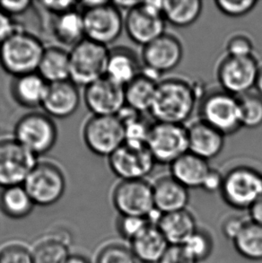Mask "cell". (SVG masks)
Wrapping results in <instances>:
<instances>
[{"label": "cell", "instance_id": "cell-1", "mask_svg": "<svg viewBox=\"0 0 262 263\" xmlns=\"http://www.w3.org/2000/svg\"><path fill=\"white\" fill-rule=\"evenodd\" d=\"M197 85L180 77H170L158 83L149 114L155 121L184 125L203 96Z\"/></svg>", "mask_w": 262, "mask_h": 263}, {"label": "cell", "instance_id": "cell-2", "mask_svg": "<svg viewBox=\"0 0 262 263\" xmlns=\"http://www.w3.org/2000/svg\"><path fill=\"white\" fill-rule=\"evenodd\" d=\"M45 48L39 36L20 28L0 45V64L14 78L35 73Z\"/></svg>", "mask_w": 262, "mask_h": 263}, {"label": "cell", "instance_id": "cell-3", "mask_svg": "<svg viewBox=\"0 0 262 263\" xmlns=\"http://www.w3.org/2000/svg\"><path fill=\"white\" fill-rule=\"evenodd\" d=\"M84 18L86 39L108 46L121 36L124 18L114 1L96 0L78 2Z\"/></svg>", "mask_w": 262, "mask_h": 263}, {"label": "cell", "instance_id": "cell-4", "mask_svg": "<svg viewBox=\"0 0 262 263\" xmlns=\"http://www.w3.org/2000/svg\"><path fill=\"white\" fill-rule=\"evenodd\" d=\"M220 194L232 209L249 210L262 195V172L249 164L234 165L223 174Z\"/></svg>", "mask_w": 262, "mask_h": 263}, {"label": "cell", "instance_id": "cell-5", "mask_svg": "<svg viewBox=\"0 0 262 263\" xmlns=\"http://www.w3.org/2000/svg\"><path fill=\"white\" fill-rule=\"evenodd\" d=\"M199 120L216 128L223 135H234L241 128L239 98L214 89L203 95L198 103Z\"/></svg>", "mask_w": 262, "mask_h": 263}, {"label": "cell", "instance_id": "cell-6", "mask_svg": "<svg viewBox=\"0 0 262 263\" xmlns=\"http://www.w3.org/2000/svg\"><path fill=\"white\" fill-rule=\"evenodd\" d=\"M13 138L38 157L50 152L55 146L57 125L45 112L26 111L14 126Z\"/></svg>", "mask_w": 262, "mask_h": 263}, {"label": "cell", "instance_id": "cell-7", "mask_svg": "<svg viewBox=\"0 0 262 263\" xmlns=\"http://www.w3.org/2000/svg\"><path fill=\"white\" fill-rule=\"evenodd\" d=\"M166 21L163 17V1H140L127 12L124 29L128 38L145 47L165 33Z\"/></svg>", "mask_w": 262, "mask_h": 263}, {"label": "cell", "instance_id": "cell-8", "mask_svg": "<svg viewBox=\"0 0 262 263\" xmlns=\"http://www.w3.org/2000/svg\"><path fill=\"white\" fill-rule=\"evenodd\" d=\"M109 50L86 38L74 45L69 51V80L78 87H86L104 77Z\"/></svg>", "mask_w": 262, "mask_h": 263}, {"label": "cell", "instance_id": "cell-9", "mask_svg": "<svg viewBox=\"0 0 262 263\" xmlns=\"http://www.w3.org/2000/svg\"><path fill=\"white\" fill-rule=\"evenodd\" d=\"M23 185L35 206H49L61 200L67 183L59 165L49 161H38Z\"/></svg>", "mask_w": 262, "mask_h": 263}, {"label": "cell", "instance_id": "cell-10", "mask_svg": "<svg viewBox=\"0 0 262 263\" xmlns=\"http://www.w3.org/2000/svg\"><path fill=\"white\" fill-rule=\"evenodd\" d=\"M146 146L156 164L170 165L189 151L187 127L156 121L150 127Z\"/></svg>", "mask_w": 262, "mask_h": 263}, {"label": "cell", "instance_id": "cell-11", "mask_svg": "<svg viewBox=\"0 0 262 263\" xmlns=\"http://www.w3.org/2000/svg\"><path fill=\"white\" fill-rule=\"evenodd\" d=\"M259 68V61L254 55L234 57L226 54L216 67V79L220 88L240 97L255 88Z\"/></svg>", "mask_w": 262, "mask_h": 263}, {"label": "cell", "instance_id": "cell-12", "mask_svg": "<svg viewBox=\"0 0 262 263\" xmlns=\"http://www.w3.org/2000/svg\"><path fill=\"white\" fill-rule=\"evenodd\" d=\"M88 149L100 157H110L125 143V128L118 116L92 115L83 128Z\"/></svg>", "mask_w": 262, "mask_h": 263}, {"label": "cell", "instance_id": "cell-13", "mask_svg": "<svg viewBox=\"0 0 262 263\" xmlns=\"http://www.w3.org/2000/svg\"><path fill=\"white\" fill-rule=\"evenodd\" d=\"M37 163L35 155L13 137L0 139V188L24 184Z\"/></svg>", "mask_w": 262, "mask_h": 263}, {"label": "cell", "instance_id": "cell-14", "mask_svg": "<svg viewBox=\"0 0 262 263\" xmlns=\"http://www.w3.org/2000/svg\"><path fill=\"white\" fill-rule=\"evenodd\" d=\"M111 199L121 216L148 218L156 210L153 184L146 180L119 181L113 191Z\"/></svg>", "mask_w": 262, "mask_h": 263}, {"label": "cell", "instance_id": "cell-15", "mask_svg": "<svg viewBox=\"0 0 262 263\" xmlns=\"http://www.w3.org/2000/svg\"><path fill=\"white\" fill-rule=\"evenodd\" d=\"M184 56V49L177 36L165 32L154 42L143 47L141 61L143 68L160 79L180 65Z\"/></svg>", "mask_w": 262, "mask_h": 263}, {"label": "cell", "instance_id": "cell-16", "mask_svg": "<svg viewBox=\"0 0 262 263\" xmlns=\"http://www.w3.org/2000/svg\"><path fill=\"white\" fill-rule=\"evenodd\" d=\"M108 164L121 181L145 180L157 164L147 146H130L126 143L108 157Z\"/></svg>", "mask_w": 262, "mask_h": 263}, {"label": "cell", "instance_id": "cell-17", "mask_svg": "<svg viewBox=\"0 0 262 263\" xmlns=\"http://www.w3.org/2000/svg\"><path fill=\"white\" fill-rule=\"evenodd\" d=\"M84 101L92 115L117 116L126 106L125 87L104 76L85 87Z\"/></svg>", "mask_w": 262, "mask_h": 263}, {"label": "cell", "instance_id": "cell-18", "mask_svg": "<svg viewBox=\"0 0 262 263\" xmlns=\"http://www.w3.org/2000/svg\"><path fill=\"white\" fill-rule=\"evenodd\" d=\"M81 96L77 85L71 80L50 83L42 107L51 118L66 119L78 110Z\"/></svg>", "mask_w": 262, "mask_h": 263}, {"label": "cell", "instance_id": "cell-19", "mask_svg": "<svg viewBox=\"0 0 262 263\" xmlns=\"http://www.w3.org/2000/svg\"><path fill=\"white\" fill-rule=\"evenodd\" d=\"M187 130L190 152L209 162L222 153L226 136L205 121L198 120L192 122Z\"/></svg>", "mask_w": 262, "mask_h": 263}, {"label": "cell", "instance_id": "cell-20", "mask_svg": "<svg viewBox=\"0 0 262 263\" xmlns=\"http://www.w3.org/2000/svg\"><path fill=\"white\" fill-rule=\"evenodd\" d=\"M153 193L155 208L161 214L187 210L190 202L189 190L172 175L158 178L153 183Z\"/></svg>", "mask_w": 262, "mask_h": 263}, {"label": "cell", "instance_id": "cell-21", "mask_svg": "<svg viewBox=\"0 0 262 263\" xmlns=\"http://www.w3.org/2000/svg\"><path fill=\"white\" fill-rule=\"evenodd\" d=\"M143 63L130 48L116 46L109 50L105 77L126 86L141 74Z\"/></svg>", "mask_w": 262, "mask_h": 263}, {"label": "cell", "instance_id": "cell-22", "mask_svg": "<svg viewBox=\"0 0 262 263\" xmlns=\"http://www.w3.org/2000/svg\"><path fill=\"white\" fill-rule=\"evenodd\" d=\"M156 227L170 246H182L197 230L194 215L188 210L163 214Z\"/></svg>", "mask_w": 262, "mask_h": 263}, {"label": "cell", "instance_id": "cell-23", "mask_svg": "<svg viewBox=\"0 0 262 263\" xmlns=\"http://www.w3.org/2000/svg\"><path fill=\"white\" fill-rule=\"evenodd\" d=\"M129 247L138 262L160 263L170 246L159 228L150 224L131 241Z\"/></svg>", "mask_w": 262, "mask_h": 263}, {"label": "cell", "instance_id": "cell-24", "mask_svg": "<svg viewBox=\"0 0 262 263\" xmlns=\"http://www.w3.org/2000/svg\"><path fill=\"white\" fill-rule=\"evenodd\" d=\"M209 161L188 151L170 164V175L190 189H201L211 170Z\"/></svg>", "mask_w": 262, "mask_h": 263}, {"label": "cell", "instance_id": "cell-25", "mask_svg": "<svg viewBox=\"0 0 262 263\" xmlns=\"http://www.w3.org/2000/svg\"><path fill=\"white\" fill-rule=\"evenodd\" d=\"M48 85L37 72L15 77L12 86L14 100L28 111L42 107Z\"/></svg>", "mask_w": 262, "mask_h": 263}, {"label": "cell", "instance_id": "cell-26", "mask_svg": "<svg viewBox=\"0 0 262 263\" xmlns=\"http://www.w3.org/2000/svg\"><path fill=\"white\" fill-rule=\"evenodd\" d=\"M37 73L48 84L69 80V51L60 46L46 47Z\"/></svg>", "mask_w": 262, "mask_h": 263}, {"label": "cell", "instance_id": "cell-27", "mask_svg": "<svg viewBox=\"0 0 262 263\" xmlns=\"http://www.w3.org/2000/svg\"><path fill=\"white\" fill-rule=\"evenodd\" d=\"M159 82L142 71L138 78L125 86L126 105L139 114L149 112Z\"/></svg>", "mask_w": 262, "mask_h": 263}, {"label": "cell", "instance_id": "cell-28", "mask_svg": "<svg viewBox=\"0 0 262 263\" xmlns=\"http://www.w3.org/2000/svg\"><path fill=\"white\" fill-rule=\"evenodd\" d=\"M52 32L59 43L73 48L85 39L82 12L74 9L56 15L52 23Z\"/></svg>", "mask_w": 262, "mask_h": 263}, {"label": "cell", "instance_id": "cell-29", "mask_svg": "<svg viewBox=\"0 0 262 263\" xmlns=\"http://www.w3.org/2000/svg\"><path fill=\"white\" fill-rule=\"evenodd\" d=\"M35 204L24 185L1 189L0 210L12 219H22L32 213Z\"/></svg>", "mask_w": 262, "mask_h": 263}, {"label": "cell", "instance_id": "cell-30", "mask_svg": "<svg viewBox=\"0 0 262 263\" xmlns=\"http://www.w3.org/2000/svg\"><path fill=\"white\" fill-rule=\"evenodd\" d=\"M201 0H163V17L176 27H189L201 15Z\"/></svg>", "mask_w": 262, "mask_h": 263}, {"label": "cell", "instance_id": "cell-31", "mask_svg": "<svg viewBox=\"0 0 262 263\" xmlns=\"http://www.w3.org/2000/svg\"><path fill=\"white\" fill-rule=\"evenodd\" d=\"M234 249L241 257L252 261L262 260V226L247 221L245 228L234 239Z\"/></svg>", "mask_w": 262, "mask_h": 263}, {"label": "cell", "instance_id": "cell-32", "mask_svg": "<svg viewBox=\"0 0 262 263\" xmlns=\"http://www.w3.org/2000/svg\"><path fill=\"white\" fill-rule=\"evenodd\" d=\"M32 253L34 263H67L71 256L68 242L60 237L43 240Z\"/></svg>", "mask_w": 262, "mask_h": 263}, {"label": "cell", "instance_id": "cell-33", "mask_svg": "<svg viewBox=\"0 0 262 263\" xmlns=\"http://www.w3.org/2000/svg\"><path fill=\"white\" fill-rule=\"evenodd\" d=\"M239 105L242 128L255 129L262 125V97L259 93L248 92L240 96Z\"/></svg>", "mask_w": 262, "mask_h": 263}, {"label": "cell", "instance_id": "cell-34", "mask_svg": "<svg viewBox=\"0 0 262 263\" xmlns=\"http://www.w3.org/2000/svg\"><path fill=\"white\" fill-rule=\"evenodd\" d=\"M214 242L211 235L204 229H199L182 246L185 253L194 263L208 260L213 252Z\"/></svg>", "mask_w": 262, "mask_h": 263}, {"label": "cell", "instance_id": "cell-35", "mask_svg": "<svg viewBox=\"0 0 262 263\" xmlns=\"http://www.w3.org/2000/svg\"><path fill=\"white\" fill-rule=\"evenodd\" d=\"M96 263H138L130 247L113 242L100 251Z\"/></svg>", "mask_w": 262, "mask_h": 263}, {"label": "cell", "instance_id": "cell-36", "mask_svg": "<svg viewBox=\"0 0 262 263\" xmlns=\"http://www.w3.org/2000/svg\"><path fill=\"white\" fill-rule=\"evenodd\" d=\"M148 224H150V223L147 218L145 217L119 215L116 221V227L119 235L129 242L136 238Z\"/></svg>", "mask_w": 262, "mask_h": 263}, {"label": "cell", "instance_id": "cell-37", "mask_svg": "<svg viewBox=\"0 0 262 263\" xmlns=\"http://www.w3.org/2000/svg\"><path fill=\"white\" fill-rule=\"evenodd\" d=\"M216 8L228 17L240 18L250 14L259 4L256 0H216Z\"/></svg>", "mask_w": 262, "mask_h": 263}, {"label": "cell", "instance_id": "cell-38", "mask_svg": "<svg viewBox=\"0 0 262 263\" xmlns=\"http://www.w3.org/2000/svg\"><path fill=\"white\" fill-rule=\"evenodd\" d=\"M254 43L252 38L245 32H235L227 39L226 54L234 57L252 56Z\"/></svg>", "mask_w": 262, "mask_h": 263}, {"label": "cell", "instance_id": "cell-39", "mask_svg": "<svg viewBox=\"0 0 262 263\" xmlns=\"http://www.w3.org/2000/svg\"><path fill=\"white\" fill-rule=\"evenodd\" d=\"M0 263H34L32 252L20 245H10L0 251Z\"/></svg>", "mask_w": 262, "mask_h": 263}, {"label": "cell", "instance_id": "cell-40", "mask_svg": "<svg viewBox=\"0 0 262 263\" xmlns=\"http://www.w3.org/2000/svg\"><path fill=\"white\" fill-rule=\"evenodd\" d=\"M246 219L240 216L232 215L227 217L222 223V233L226 238L234 242V239L237 237L241 233L242 228H245V224L247 223Z\"/></svg>", "mask_w": 262, "mask_h": 263}, {"label": "cell", "instance_id": "cell-41", "mask_svg": "<svg viewBox=\"0 0 262 263\" xmlns=\"http://www.w3.org/2000/svg\"><path fill=\"white\" fill-rule=\"evenodd\" d=\"M41 7L44 8L50 14H54L55 16L59 14H64L68 11L74 10L78 7V1L72 0H64V1H58V0H43L38 2Z\"/></svg>", "mask_w": 262, "mask_h": 263}, {"label": "cell", "instance_id": "cell-42", "mask_svg": "<svg viewBox=\"0 0 262 263\" xmlns=\"http://www.w3.org/2000/svg\"><path fill=\"white\" fill-rule=\"evenodd\" d=\"M33 5L34 2L29 0L0 1V9L14 19V16L23 15L30 9H32Z\"/></svg>", "mask_w": 262, "mask_h": 263}, {"label": "cell", "instance_id": "cell-43", "mask_svg": "<svg viewBox=\"0 0 262 263\" xmlns=\"http://www.w3.org/2000/svg\"><path fill=\"white\" fill-rule=\"evenodd\" d=\"M223 174L216 168H211L209 175L205 178L204 183L202 185L201 189L208 193H216L221 192V189L223 186Z\"/></svg>", "mask_w": 262, "mask_h": 263}, {"label": "cell", "instance_id": "cell-44", "mask_svg": "<svg viewBox=\"0 0 262 263\" xmlns=\"http://www.w3.org/2000/svg\"><path fill=\"white\" fill-rule=\"evenodd\" d=\"M19 29L14 18L0 9V45Z\"/></svg>", "mask_w": 262, "mask_h": 263}, {"label": "cell", "instance_id": "cell-45", "mask_svg": "<svg viewBox=\"0 0 262 263\" xmlns=\"http://www.w3.org/2000/svg\"><path fill=\"white\" fill-rule=\"evenodd\" d=\"M160 263H194L186 254L182 246H170Z\"/></svg>", "mask_w": 262, "mask_h": 263}, {"label": "cell", "instance_id": "cell-46", "mask_svg": "<svg viewBox=\"0 0 262 263\" xmlns=\"http://www.w3.org/2000/svg\"><path fill=\"white\" fill-rule=\"evenodd\" d=\"M249 220L262 226V195L249 209Z\"/></svg>", "mask_w": 262, "mask_h": 263}, {"label": "cell", "instance_id": "cell-47", "mask_svg": "<svg viewBox=\"0 0 262 263\" xmlns=\"http://www.w3.org/2000/svg\"><path fill=\"white\" fill-rule=\"evenodd\" d=\"M140 1H114V3L116 5V7L119 9H126V10L129 11L137 7Z\"/></svg>", "mask_w": 262, "mask_h": 263}, {"label": "cell", "instance_id": "cell-48", "mask_svg": "<svg viewBox=\"0 0 262 263\" xmlns=\"http://www.w3.org/2000/svg\"><path fill=\"white\" fill-rule=\"evenodd\" d=\"M67 263H91V261L81 254H71Z\"/></svg>", "mask_w": 262, "mask_h": 263}, {"label": "cell", "instance_id": "cell-49", "mask_svg": "<svg viewBox=\"0 0 262 263\" xmlns=\"http://www.w3.org/2000/svg\"><path fill=\"white\" fill-rule=\"evenodd\" d=\"M255 89L257 93L262 97V64H259V72L256 79Z\"/></svg>", "mask_w": 262, "mask_h": 263}]
</instances>
